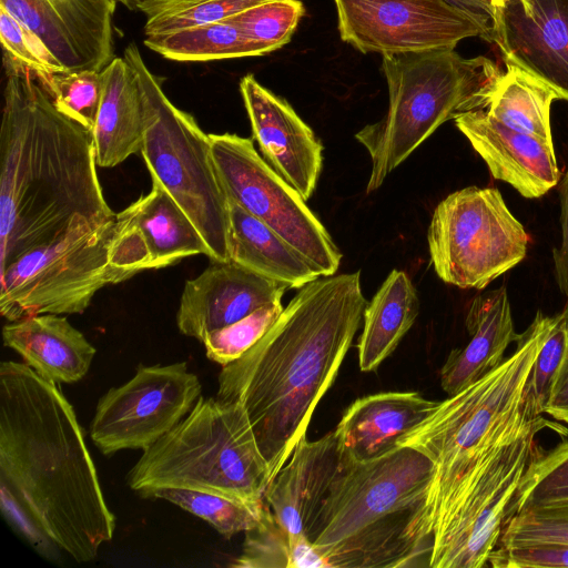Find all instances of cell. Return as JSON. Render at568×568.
I'll return each instance as SVG.
<instances>
[{
    "label": "cell",
    "instance_id": "6da1fadb",
    "mask_svg": "<svg viewBox=\"0 0 568 568\" xmlns=\"http://www.w3.org/2000/svg\"><path fill=\"white\" fill-rule=\"evenodd\" d=\"M1 509L42 556L92 560L115 516L72 405L24 363L0 365Z\"/></svg>",
    "mask_w": 568,
    "mask_h": 568
},
{
    "label": "cell",
    "instance_id": "cb8c5ba5",
    "mask_svg": "<svg viewBox=\"0 0 568 568\" xmlns=\"http://www.w3.org/2000/svg\"><path fill=\"white\" fill-rule=\"evenodd\" d=\"M2 338L26 365L55 384L82 379L97 353L80 331L57 314H39L10 322L3 326Z\"/></svg>",
    "mask_w": 568,
    "mask_h": 568
},
{
    "label": "cell",
    "instance_id": "83f0119b",
    "mask_svg": "<svg viewBox=\"0 0 568 568\" xmlns=\"http://www.w3.org/2000/svg\"><path fill=\"white\" fill-rule=\"evenodd\" d=\"M505 64L485 110L505 125L554 145L550 108L558 95L526 70Z\"/></svg>",
    "mask_w": 568,
    "mask_h": 568
},
{
    "label": "cell",
    "instance_id": "4dcf8cb0",
    "mask_svg": "<svg viewBox=\"0 0 568 568\" xmlns=\"http://www.w3.org/2000/svg\"><path fill=\"white\" fill-rule=\"evenodd\" d=\"M267 0H145L139 6L146 20L145 37L232 18Z\"/></svg>",
    "mask_w": 568,
    "mask_h": 568
},
{
    "label": "cell",
    "instance_id": "5bb4252c",
    "mask_svg": "<svg viewBox=\"0 0 568 568\" xmlns=\"http://www.w3.org/2000/svg\"><path fill=\"white\" fill-rule=\"evenodd\" d=\"M535 427L500 450L434 542L430 568H480L497 547L525 470L537 449Z\"/></svg>",
    "mask_w": 568,
    "mask_h": 568
},
{
    "label": "cell",
    "instance_id": "2e32d148",
    "mask_svg": "<svg viewBox=\"0 0 568 568\" xmlns=\"http://www.w3.org/2000/svg\"><path fill=\"white\" fill-rule=\"evenodd\" d=\"M210 251L200 232L172 196L156 182L151 191L115 214L109 264L122 282Z\"/></svg>",
    "mask_w": 568,
    "mask_h": 568
},
{
    "label": "cell",
    "instance_id": "1f68e13d",
    "mask_svg": "<svg viewBox=\"0 0 568 568\" xmlns=\"http://www.w3.org/2000/svg\"><path fill=\"white\" fill-rule=\"evenodd\" d=\"M304 14L305 8L300 0H267L231 19L258 54L265 55L291 41Z\"/></svg>",
    "mask_w": 568,
    "mask_h": 568
},
{
    "label": "cell",
    "instance_id": "603a6c76",
    "mask_svg": "<svg viewBox=\"0 0 568 568\" xmlns=\"http://www.w3.org/2000/svg\"><path fill=\"white\" fill-rule=\"evenodd\" d=\"M468 343L454 348L440 368V386L457 394L499 366L508 346L517 342L505 285L476 296L466 315Z\"/></svg>",
    "mask_w": 568,
    "mask_h": 568
},
{
    "label": "cell",
    "instance_id": "7bdbcfd3",
    "mask_svg": "<svg viewBox=\"0 0 568 568\" xmlns=\"http://www.w3.org/2000/svg\"><path fill=\"white\" fill-rule=\"evenodd\" d=\"M462 7L466 8L486 23L491 26L495 14V8L493 7L490 0H454Z\"/></svg>",
    "mask_w": 568,
    "mask_h": 568
},
{
    "label": "cell",
    "instance_id": "8992f818",
    "mask_svg": "<svg viewBox=\"0 0 568 568\" xmlns=\"http://www.w3.org/2000/svg\"><path fill=\"white\" fill-rule=\"evenodd\" d=\"M382 57L388 109L381 120L355 134L372 160L367 193L381 187L444 122L486 109L503 73L487 57L464 58L452 48Z\"/></svg>",
    "mask_w": 568,
    "mask_h": 568
},
{
    "label": "cell",
    "instance_id": "e0dca14e",
    "mask_svg": "<svg viewBox=\"0 0 568 568\" xmlns=\"http://www.w3.org/2000/svg\"><path fill=\"white\" fill-rule=\"evenodd\" d=\"M493 42L568 101V0H510L495 8Z\"/></svg>",
    "mask_w": 568,
    "mask_h": 568
},
{
    "label": "cell",
    "instance_id": "4fadbf2b",
    "mask_svg": "<svg viewBox=\"0 0 568 568\" xmlns=\"http://www.w3.org/2000/svg\"><path fill=\"white\" fill-rule=\"evenodd\" d=\"M201 389L185 362L139 365L131 379L99 399L91 438L104 455L145 450L189 414Z\"/></svg>",
    "mask_w": 568,
    "mask_h": 568
},
{
    "label": "cell",
    "instance_id": "52a82bcc",
    "mask_svg": "<svg viewBox=\"0 0 568 568\" xmlns=\"http://www.w3.org/2000/svg\"><path fill=\"white\" fill-rule=\"evenodd\" d=\"M126 479L142 497L159 488H185L260 501L271 474L245 409L200 396L180 423L143 450Z\"/></svg>",
    "mask_w": 568,
    "mask_h": 568
},
{
    "label": "cell",
    "instance_id": "5b68a950",
    "mask_svg": "<svg viewBox=\"0 0 568 568\" xmlns=\"http://www.w3.org/2000/svg\"><path fill=\"white\" fill-rule=\"evenodd\" d=\"M433 478V463L409 446L367 462L342 457L308 532L326 568L428 567Z\"/></svg>",
    "mask_w": 568,
    "mask_h": 568
},
{
    "label": "cell",
    "instance_id": "e575fe53",
    "mask_svg": "<svg viewBox=\"0 0 568 568\" xmlns=\"http://www.w3.org/2000/svg\"><path fill=\"white\" fill-rule=\"evenodd\" d=\"M537 542L568 544V498L527 506L510 514L497 546Z\"/></svg>",
    "mask_w": 568,
    "mask_h": 568
},
{
    "label": "cell",
    "instance_id": "60d3db41",
    "mask_svg": "<svg viewBox=\"0 0 568 568\" xmlns=\"http://www.w3.org/2000/svg\"><path fill=\"white\" fill-rule=\"evenodd\" d=\"M561 243L554 250L556 278L561 293L568 297V170L559 183Z\"/></svg>",
    "mask_w": 568,
    "mask_h": 568
},
{
    "label": "cell",
    "instance_id": "7c38bea8",
    "mask_svg": "<svg viewBox=\"0 0 568 568\" xmlns=\"http://www.w3.org/2000/svg\"><path fill=\"white\" fill-rule=\"evenodd\" d=\"M341 39L382 55L493 42V28L454 0H334Z\"/></svg>",
    "mask_w": 568,
    "mask_h": 568
},
{
    "label": "cell",
    "instance_id": "277c9868",
    "mask_svg": "<svg viewBox=\"0 0 568 568\" xmlns=\"http://www.w3.org/2000/svg\"><path fill=\"white\" fill-rule=\"evenodd\" d=\"M552 324L540 311L520 334L515 352L495 369L448 396L398 439L434 465L429 511L433 545L444 534L487 467L507 445L535 427L567 436L568 429L526 405L525 386Z\"/></svg>",
    "mask_w": 568,
    "mask_h": 568
},
{
    "label": "cell",
    "instance_id": "d6986e66",
    "mask_svg": "<svg viewBox=\"0 0 568 568\" xmlns=\"http://www.w3.org/2000/svg\"><path fill=\"white\" fill-rule=\"evenodd\" d=\"M287 288L232 261H212L184 284L176 313L179 331L202 342L209 333L281 301Z\"/></svg>",
    "mask_w": 568,
    "mask_h": 568
},
{
    "label": "cell",
    "instance_id": "ab89813d",
    "mask_svg": "<svg viewBox=\"0 0 568 568\" xmlns=\"http://www.w3.org/2000/svg\"><path fill=\"white\" fill-rule=\"evenodd\" d=\"M487 565L494 568H568V544L497 546L489 555Z\"/></svg>",
    "mask_w": 568,
    "mask_h": 568
},
{
    "label": "cell",
    "instance_id": "7402d4cb",
    "mask_svg": "<svg viewBox=\"0 0 568 568\" xmlns=\"http://www.w3.org/2000/svg\"><path fill=\"white\" fill-rule=\"evenodd\" d=\"M437 404L417 392H386L356 399L335 429L342 457L367 462L390 453L398 448V439Z\"/></svg>",
    "mask_w": 568,
    "mask_h": 568
},
{
    "label": "cell",
    "instance_id": "484cf974",
    "mask_svg": "<svg viewBox=\"0 0 568 568\" xmlns=\"http://www.w3.org/2000/svg\"><path fill=\"white\" fill-rule=\"evenodd\" d=\"M227 207L230 261L288 288L321 276L294 246L239 203L227 199Z\"/></svg>",
    "mask_w": 568,
    "mask_h": 568
},
{
    "label": "cell",
    "instance_id": "8d00e7d4",
    "mask_svg": "<svg viewBox=\"0 0 568 568\" xmlns=\"http://www.w3.org/2000/svg\"><path fill=\"white\" fill-rule=\"evenodd\" d=\"M282 311V303L277 301L229 326L209 333L202 341L206 356L222 366L240 358L268 331Z\"/></svg>",
    "mask_w": 568,
    "mask_h": 568
},
{
    "label": "cell",
    "instance_id": "4316f807",
    "mask_svg": "<svg viewBox=\"0 0 568 568\" xmlns=\"http://www.w3.org/2000/svg\"><path fill=\"white\" fill-rule=\"evenodd\" d=\"M418 313L419 298L409 276L393 270L364 311L358 342L361 371L376 369L398 346Z\"/></svg>",
    "mask_w": 568,
    "mask_h": 568
},
{
    "label": "cell",
    "instance_id": "b9f144b4",
    "mask_svg": "<svg viewBox=\"0 0 568 568\" xmlns=\"http://www.w3.org/2000/svg\"><path fill=\"white\" fill-rule=\"evenodd\" d=\"M544 414L568 424V352L545 405Z\"/></svg>",
    "mask_w": 568,
    "mask_h": 568
},
{
    "label": "cell",
    "instance_id": "30bf717a",
    "mask_svg": "<svg viewBox=\"0 0 568 568\" xmlns=\"http://www.w3.org/2000/svg\"><path fill=\"white\" fill-rule=\"evenodd\" d=\"M427 240L440 280L477 290L521 262L529 241L500 192L477 186L458 190L436 206Z\"/></svg>",
    "mask_w": 568,
    "mask_h": 568
},
{
    "label": "cell",
    "instance_id": "8fae6325",
    "mask_svg": "<svg viewBox=\"0 0 568 568\" xmlns=\"http://www.w3.org/2000/svg\"><path fill=\"white\" fill-rule=\"evenodd\" d=\"M213 159L227 199L294 246L321 276L334 275L342 253L301 194L257 153L253 141L210 134Z\"/></svg>",
    "mask_w": 568,
    "mask_h": 568
},
{
    "label": "cell",
    "instance_id": "ac0fdd59",
    "mask_svg": "<svg viewBox=\"0 0 568 568\" xmlns=\"http://www.w3.org/2000/svg\"><path fill=\"white\" fill-rule=\"evenodd\" d=\"M240 92L263 159L308 200L323 165L322 143L291 104L253 74L241 79Z\"/></svg>",
    "mask_w": 568,
    "mask_h": 568
},
{
    "label": "cell",
    "instance_id": "7a4b0ae2",
    "mask_svg": "<svg viewBox=\"0 0 568 568\" xmlns=\"http://www.w3.org/2000/svg\"><path fill=\"white\" fill-rule=\"evenodd\" d=\"M366 305L361 272L318 277L298 288L250 349L222 366L216 398L245 409L271 480L306 436Z\"/></svg>",
    "mask_w": 568,
    "mask_h": 568
},
{
    "label": "cell",
    "instance_id": "f546056e",
    "mask_svg": "<svg viewBox=\"0 0 568 568\" xmlns=\"http://www.w3.org/2000/svg\"><path fill=\"white\" fill-rule=\"evenodd\" d=\"M143 498L171 501L209 523L226 539L257 527L265 508L264 499L250 501L185 488H159Z\"/></svg>",
    "mask_w": 568,
    "mask_h": 568
},
{
    "label": "cell",
    "instance_id": "d6a6232c",
    "mask_svg": "<svg viewBox=\"0 0 568 568\" xmlns=\"http://www.w3.org/2000/svg\"><path fill=\"white\" fill-rule=\"evenodd\" d=\"M568 498V440L532 455L511 501L509 514L524 507Z\"/></svg>",
    "mask_w": 568,
    "mask_h": 568
},
{
    "label": "cell",
    "instance_id": "ba28073f",
    "mask_svg": "<svg viewBox=\"0 0 568 568\" xmlns=\"http://www.w3.org/2000/svg\"><path fill=\"white\" fill-rule=\"evenodd\" d=\"M123 58L136 73L144 105L141 154L152 176L193 222L210 251V260L229 256L227 197L219 179L210 134L166 97L161 80L131 42Z\"/></svg>",
    "mask_w": 568,
    "mask_h": 568
},
{
    "label": "cell",
    "instance_id": "d4e9b609",
    "mask_svg": "<svg viewBox=\"0 0 568 568\" xmlns=\"http://www.w3.org/2000/svg\"><path fill=\"white\" fill-rule=\"evenodd\" d=\"M102 75V100L92 133L98 166L113 168L140 152L144 105L136 73L123 57H115Z\"/></svg>",
    "mask_w": 568,
    "mask_h": 568
},
{
    "label": "cell",
    "instance_id": "ffe728a7",
    "mask_svg": "<svg viewBox=\"0 0 568 568\" xmlns=\"http://www.w3.org/2000/svg\"><path fill=\"white\" fill-rule=\"evenodd\" d=\"M341 465L335 430L314 442L304 436L267 485L264 500L288 537L292 552L310 540V529Z\"/></svg>",
    "mask_w": 568,
    "mask_h": 568
},
{
    "label": "cell",
    "instance_id": "ee69618b",
    "mask_svg": "<svg viewBox=\"0 0 568 568\" xmlns=\"http://www.w3.org/2000/svg\"><path fill=\"white\" fill-rule=\"evenodd\" d=\"M118 3H121L126 9L131 11H139V6L145 0H116Z\"/></svg>",
    "mask_w": 568,
    "mask_h": 568
},
{
    "label": "cell",
    "instance_id": "44dd1931",
    "mask_svg": "<svg viewBox=\"0 0 568 568\" xmlns=\"http://www.w3.org/2000/svg\"><path fill=\"white\" fill-rule=\"evenodd\" d=\"M454 121L491 175L523 196L540 197L559 182L554 145L505 125L485 109L463 112Z\"/></svg>",
    "mask_w": 568,
    "mask_h": 568
},
{
    "label": "cell",
    "instance_id": "f35d334b",
    "mask_svg": "<svg viewBox=\"0 0 568 568\" xmlns=\"http://www.w3.org/2000/svg\"><path fill=\"white\" fill-rule=\"evenodd\" d=\"M232 567H293V552L288 537L276 524L268 505L260 525L245 531L242 554Z\"/></svg>",
    "mask_w": 568,
    "mask_h": 568
},
{
    "label": "cell",
    "instance_id": "836d02e7",
    "mask_svg": "<svg viewBox=\"0 0 568 568\" xmlns=\"http://www.w3.org/2000/svg\"><path fill=\"white\" fill-rule=\"evenodd\" d=\"M40 85L60 112L93 131L103 93L102 71H60Z\"/></svg>",
    "mask_w": 568,
    "mask_h": 568
},
{
    "label": "cell",
    "instance_id": "d590c367",
    "mask_svg": "<svg viewBox=\"0 0 568 568\" xmlns=\"http://www.w3.org/2000/svg\"><path fill=\"white\" fill-rule=\"evenodd\" d=\"M568 352V305L552 316L550 331L531 366L525 386L526 405L542 415L545 405Z\"/></svg>",
    "mask_w": 568,
    "mask_h": 568
},
{
    "label": "cell",
    "instance_id": "9c48e42d",
    "mask_svg": "<svg viewBox=\"0 0 568 568\" xmlns=\"http://www.w3.org/2000/svg\"><path fill=\"white\" fill-rule=\"evenodd\" d=\"M114 219L80 220L0 271L1 315L13 322L39 314L83 313L98 291L118 283L109 264Z\"/></svg>",
    "mask_w": 568,
    "mask_h": 568
},
{
    "label": "cell",
    "instance_id": "74e56055",
    "mask_svg": "<svg viewBox=\"0 0 568 568\" xmlns=\"http://www.w3.org/2000/svg\"><path fill=\"white\" fill-rule=\"evenodd\" d=\"M0 39L6 73L33 78L42 83L50 74L64 71L49 57L32 36L4 9L0 8Z\"/></svg>",
    "mask_w": 568,
    "mask_h": 568
},
{
    "label": "cell",
    "instance_id": "9a60e30c",
    "mask_svg": "<svg viewBox=\"0 0 568 568\" xmlns=\"http://www.w3.org/2000/svg\"><path fill=\"white\" fill-rule=\"evenodd\" d=\"M116 0H0L64 71L101 72L114 58Z\"/></svg>",
    "mask_w": 568,
    "mask_h": 568
},
{
    "label": "cell",
    "instance_id": "f6af8a7d",
    "mask_svg": "<svg viewBox=\"0 0 568 568\" xmlns=\"http://www.w3.org/2000/svg\"><path fill=\"white\" fill-rule=\"evenodd\" d=\"M508 1H510V0H490L494 8L501 7Z\"/></svg>",
    "mask_w": 568,
    "mask_h": 568
},
{
    "label": "cell",
    "instance_id": "f1b7e54d",
    "mask_svg": "<svg viewBox=\"0 0 568 568\" xmlns=\"http://www.w3.org/2000/svg\"><path fill=\"white\" fill-rule=\"evenodd\" d=\"M144 44L163 58L178 62H209L260 55L255 45L231 18L145 37Z\"/></svg>",
    "mask_w": 568,
    "mask_h": 568
},
{
    "label": "cell",
    "instance_id": "3957f363",
    "mask_svg": "<svg viewBox=\"0 0 568 568\" xmlns=\"http://www.w3.org/2000/svg\"><path fill=\"white\" fill-rule=\"evenodd\" d=\"M0 128V271L80 220L115 217L103 195L91 130L33 78L6 73Z\"/></svg>",
    "mask_w": 568,
    "mask_h": 568
}]
</instances>
